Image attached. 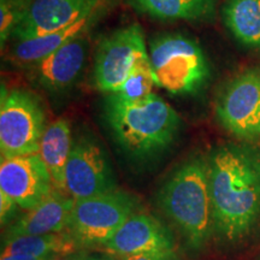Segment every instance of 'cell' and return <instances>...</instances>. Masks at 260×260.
Returning a JSON list of instances; mask_svg holds the SVG:
<instances>
[{"label": "cell", "instance_id": "6da1fadb", "mask_svg": "<svg viewBox=\"0 0 260 260\" xmlns=\"http://www.w3.org/2000/svg\"><path fill=\"white\" fill-rule=\"evenodd\" d=\"M213 224L234 241L251 232L260 217V155L248 146L226 145L209 162Z\"/></svg>", "mask_w": 260, "mask_h": 260}, {"label": "cell", "instance_id": "7a4b0ae2", "mask_svg": "<svg viewBox=\"0 0 260 260\" xmlns=\"http://www.w3.org/2000/svg\"><path fill=\"white\" fill-rule=\"evenodd\" d=\"M105 118L116 141L139 157L168 148L181 124L178 113L154 93L139 102H125L110 93L105 102Z\"/></svg>", "mask_w": 260, "mask_h": 260}, {"label": "cell", "instance_id": "3957f363", "mask_svg": "<svg viewBox=\"0 0 260 260\" xmlns=\"http://www.w3.org/2000/svg\"><path fill=\"white\" fill-rule=\"evenodd\" d=\"M160 204L191 245H203L213 224L209 164L200 158L184 162L162 187Z\"/></svg>", "mask_w": 260, "mask_h": 260}, {"label": "cell", "instance_id": "277c9868", "mask_svg": "<svg viewBox=\"0 0 260 260\" xmlns=\"http://www.w3.org/2000/svg\"><path fill=\"white\" fill-rule=\"evenodd\" d=\"M149 63L155 86L174 95L200 92L211 77V67L199 44L181 32H165L149 42Z\"/></svg>", "mask_w": 260, "mask_h": 260}, {"label": "cell", "instance_id": "5b68a950", "mask_svg": "<svg viewBox=\"0 0 260 260\" xmlns=\"http://www.w3.org/2000/svg\"><path fill=\"white\" fill-rule=\"evenodd\" d=\"M46 128V113L40 99L35 94L22 88L9 89L2 86V158L38 154Z\"/></svg>", "mask_w": 260, "mask_h": 260}, {"label": "cell", "instance_id": "8992f818", "mask_svg": "<svg viewBox=\"0 0 260 260\" xmlns=\"http://www.w3.org/2000/svg\"><path fill=\"white\" fill-rule=\"evenodd\" d=\"M148 59L141 25L134 23L116 29L104 37L96 46L93 64L94 86L102 92H116L133 70Z\"/></svg>", "mask_w": 260, "mask_h": 260}, {"label": "cell", "instance_id": "52a82bcc", "mask_svg": "<svg viewBox=\"0 0 260 260\" xmlns=\"http://www.w3.org/2000/svg\"><path fill=\"white\" fill-rule=\"evenodd\" d=\"M134 201L123 191L75 201L68 232L79 246H104L133 214Z\"/></svg>", "mask_w": 260, "mask_h": 260}, {"label": "cell", "instance_id": "ba28073f", "mask_svg": "<svg viewBox=\"0 0 260 260\" xmlns=\"http://www.w3.org/2000/svg\"><path fill=\"white\" fill-rule=\"evenodd\" d=\"M218 121L242 140L260 139V68H249L230 80L216 104Z\"/></svg>", "mask_w": 260, "mask_h": 260}, {"label": "cell", "instance_id": "9c48e42d", "mask_svg": "<svg viewBox=\"0 0 260 260\" xmlns=\"http://www.w3.org/2000/svg\"><path fill=\"white\" fill-rule=\"evenodd\" d=\"M111 190L115 183L105 152L92 139L80 138L65 169V193L77 201Z\"/></svg>", "mask_w": 260, "mask_h": 260}, {"label": "cell", "instance_id": "30bf717a", "mask_svg": "<svg viewBox=\"0 0 260 260\" xmlns=\"http://www.w3.org/2000/svg\"><path fill=\"white\" fill-rule=\"evenodd\" d=\"M53 182L40 154L2 158L0 191L18 207L31 210L53 191Z\"/></svg>", "mask_w": 260, "mask_h": 260}, {"label": "cell", "instance_id": "8fae6325", "mask_svg": "<svg viewBox=\"0 0 260 260\" xmlns=\"http://www.w3.org/2000/svg\"><path fill=\"white\" fill-rule=\"evenodd\" d=\"M88 34L73 39L44 59L29 65V79L51 93L69 89L79 80L86 67L89 50Z\"/></svg>", "mask_w": 260, "mask_h": 260}, {"label": "cell", "instance_id": "7c38bea8", "mask_svg": "<svg viewBox=\"0 0 260 260\" xmlns=\"http://www.w3.org/2000/svg\"><path fill=\"white\" fill-rule=\"evenodd\" d=\"M105 0H32L11 40L19 41L50 34L92 14Z\"/></svg>", "mask_w": 260, "mask_h": 260}, {"label": "cell", "instance_id": "4fadbf2b", "mask_svg": "<svg viewBox=\"0 0 260 260\" xmlns=\"http://www.w3.org/2000/svg\"><path fill=\"white\" fill-rule=\"evenodd\" d=\"M103 247L110 254L123 258L141 253L171 254L174 240L157 219L139 213L132 214Z\"/></svg>", "mask_w": 260, "mask_h": 260}, {"label": "cell", "instance_id": "5bb4252c", "mask_svg": "<svg viewBox=\"0 0 260 260\" xmlns=\"http://www.w3.org/2000/svg\"><path fill=\"white\" fill-rule=\"evenodd\" d=\"M106 9V3H104L92 14L83 16L67 27L38 38L15 41L10 50V58L17 65L28 68L29 65L44 59L45 57H47L48 54L58 50L73 39L80 37V35L88 34L104 17Z\"/></svg>", "mask_w": 260, "mask_h": 260}, {"label": "cell", "instance_id": "9a60e30c", "mask_svg": "<svg viewBox=\"0 0 260 260\" xmlns=\"http://www.w3.org/2000/svg\"><path fill=\"white\" fill-rule=\"evenodd\" d=\"M75 199L60 190H54L42 203L21 217L8 230V237L24 235H44V234L61 233L68 229L70 213Z\"/></svg>", "mask_w": 260, "mask_h": 260}, {"label": "cell", "instance_id": "2e32d148", "mask_svg": "<svg viewBox=\"0 0 260 260\" xmlns=\"http://www.w3.org/2000/svg\"><path fill=\"white\" fill-rule=\"evenodd\" d=\"M139 15L160 22L211 21L216 0H125Z\"/></svg>", "mask_w": 260, "mask_h": 260}, {"label": "cell", "instance_id": "e0dca14e", "mask_svg": "<svg viewBox=\"0 0 260 260\" xmlns=\"http://www.w3.org/2000/svg\"><path fill=\"white\" fill-rule=\"evenodd\" d=\"M71 149L73 144L69 121L67 118H58L47 125L39 154L46 165L57 190L65 191V169Z\"/></svg>", "mask_w": 260, "mask_h": 260}, {"label": "cell", "instance_id": "ac0fdd59", "mask_svg": "<svg viewBox=\"0 0 260 260\" xmlns=\"http://www.w3.org/2000/svg\"><path fill=\"white\" fill-rule=\"evenodd\" d=\"M222 18L236 41L248 50L260 51V0H226Z\"/></svg>", "mask_w": 260, "mask_h": 260}, {"label": "cell", "instance_id": "d6986e66", "mask_svg": "<svg viewBox=\"0 0 260 260\" xmlns=\"http://www.w3.org/2000/svg\"><path fill=\"white\" fill-rule=\"evenodd\" d=\"M2 256H65L75 253L77 242L70 233H52L44 235H24L5 240Z\"/></svg>", "mask_w": 260, "mask_h": 260}, {"label": "cell", "instance_id": "ffe728a7", "mask_svg": "<svg viewBox=\"0 0 260 260\" xmlns=\"http://www.w3.org/2000/svg\"><path fill=\"white\" fill-rule=\"evenodd\" d=\"M154 86L153 73L148 59L140 63L113 94L125 102H139L151 95Z\"/></svg>", "mask_w": 260, "mask_h": 260}, {"label": "cell", "instance_id": "44dd1931", "mask_svg": "<svg viewBox=\"0 0 260 260\" xmlns=\"http://www.w3.org/2000/svg\"><path fill=\"white\" fill-rule=\"evenodd\" d=\"M31 3L32 0H0V45L3 48L22 23Z\"/></svg>", "mask_w": 260, "mask_h": 260}, {"label": "cell", "instance_id": "7402d4cb", "mask_svg": "<svg viewBox=\"0 0 260 260\" xmlns=\"http://www.w3.org/2000/svg\"><path fill=\"white\" fill-rule=\"evenodd\" d=\"M16 207H17V204L8 195L0 191V214H2L3 223H5L10 218V216L14 213Z\"/></svg>", "mask_w": 260, "mask_h": 260}, {"label": "cell", "instance_id": "603a6c76", "mask_svg": "<svg viewBox=\"0 0 260 260\" xmlns=\"http://www.w3.org/2000/svg\"><path fill=\"white\" fill-rule=\"evenodd\" d=\"M171 254L167 253H141V254H135L125 256L124 260H169Z\"/></svg>", "mask_w": 260, "mask_h": 260}, {"label": "cell", "instance_id": "cb8c5ba5", "mask_svg": "<svg viewBox=\"0 0 260 260\" xmlns=\"http://www.w3.org/2000/svg\"><path fill=\"white\" fill-rule=\"evenodd\" d=\"M60 256H31V255H9V256H2L0 260H56Z\"/></svg>", "mask_w": 260, "mask_h": 260}, {"label": "cell", "instance_id": "d4e9b609", "mask_svg": "<svg viewBox=\"0 0 260 260\" xmlns=\"http://www.w3.org/2000/svg\"><path fill=\"white\" fill-rule=\"evenodd\" d=\"M86 258V253H73L70 255L60 256V258H57L56 260H84Z\"/></svg>", "mask_w": 260, "mask_h": 260}, {"label": "cell", "instance_id": "484cf974", "mask_svg": "<svg viewBox=\"0 0 260 260\" xmlns=\"http://www.w3.org/2000/svg\"><path fill=\"white\" fill-rule=\"evenodd\" d=\"M84 260H106V259H100V258H86Z\"/></svg>", "mask_w": 260, "mask_h": 260}]
</instances>
